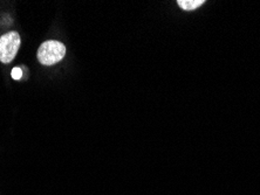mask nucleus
Here are the masks:
<instances>
[{
  "mask_svg": "<svg viewBox=\"0 0 260 195\" xmlns=\"http://www.w3.org/2000/svg\"><path fill=\"white\" fill-rule=\"evenodd\" d=\"M66 55V47L59 41H46L38 51V60L45 66H53L60 62Z\"/></svg>",
  "mask_w": 260,
  "mask_h": 195,
  "instance_id": "1",
  "label": "nucleus"
},
{
  "mask_svg": "<svg viewBox=\"0 0 260 195\" xmlns=\"http://www.w3.org/2000/svg\"><path fill=\"white\" fill-rule=\"evenodd\" d=\"M20 35L18 32H9L0 36V61L10 63L20 48Z\"/></svg>",
  "mask_w": 260,
  "mask_h": 195,
  "instance_id": "2",
  "label": "nucleus"
},
{
  "mask_svg": "<svg viewBox=\"0 0 260 195\" xmlns=\"http://www.w3.org/2000/svg\"><path fill=\"white\" fill-rule=\"evenodd\" d=\"M178 6L184 11H193L204 4V0H178Z\"/></svg>",
  "mask_w": 260,
  "mask_h": 195,
  "instance_id": "3",
  "label": "nucleus"
},
{
  "mask_svg": "<svg viewBox=\"0 0 260 195\" xmlns=\"http://www.w3.org/2000/svg\"><path fill=\"white\" fill-rule=\"evenodd\" d=\"M11 75H12V77L14 80H20L21 76H22V70L20 69V68L15 67L12 69V74H11Z\"/></svg>",
  "mask_w": 260,
  "mask_h": 195,
  "instance_id": "4",
  "label": "nucleus"
}]
</instances>
